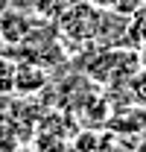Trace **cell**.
<instances>
[{
  "instance_id": "cell-12",
  "label": "cell",
  "mask_w": 146,
  "mask_h": 152,
  "mask_svg": "<svg viewBox=\"0 0 146 152\" xmlns=\"http://www.w3.org/2000/svg\"><path fill=\"white\" fill-rule=\"evenodd\" d=\"M143 12H146V0H143Z\"/></svg>"
},
{
  "instance_id": "cell-6",
  "label": "cell",
  "mask_w": 146,
  "mask_h": 152,
  "mask_svg": "<svg viewBox=\"0 0 146 152\" xmlns=\"http://www.w3.org/2000/svg\"><path fill=\"white\" fill-rule=\"evenodd\" d=\"M18 143H23L15 132V126L6 120V117H0V152H12Z\"/></svg>"
},
{
  "instance_id": "cell-2",
  "label": "cell",
  "mask_w": 146,
  "mask_h": 152,
  "mask_svg": "<svg viewBox=\"0 0 146 152\" xmlns=\"http://www.w3.org/2000/svg\"><path fill=\"white\" fill-rule=\"evenodd\" d=\"M38 18L41 15L29 12V9H20V6H12L6 0L0 6V44L9 47V50L20 47L26 41V35L32 32V26L38 23Z\"/></svg>"
},
{
  "instance_id": "cell-7",
  "label": "cell",
  "mask_w": 146,
  "mask_h": 152,
  "mask_svg": "<svg viewBox=\"0 0 146 152\" xmlns=\"http://www.w3.org/2000/svg\"><path fill=\"white\" fill-rule=\"evenodd\" d=\"M140 9H143V0H114V6H111V12H120L126 18H134Z\"/></svg>"
},
{
  "instance_id": "cell-3",
  "label": "cell",
  "mask_w": 146,
  "mask_h": 152,
  "mask_svg": "<svg viewBox=\"0 0 146 152\" xmlns=\"http://www.w3.org/2000/svg\"><path fill=\"white\" fill-rule=\"evenodd\" d=\"M50 85V70L38 61L18 58V70H15V94L18 96H35Z\"/></svg>"
},
{
  "instance_id": "cell-11",
  "label": "cell",
  "mask_w": 146,
  "mask_h": 152,
  "mask_svg": "<svg viewBox=\"0 0 146 152\" xmlns=\"http://www.w3.org/2000/svg\"><path fill=\"white\" fill-rule=\"evenodd\" d=\"M134 152H146V137L140 140V143H134Z\"/></svg>"
},
{
  "instance_id": "cell-10",
  "label": "cell",
  "mask_w": 146,
  "mask_h": 152,
  "mask_svg": "<svg viewBox=\"0 0 146 152\" xmlns=\"http://www.w3.org/2000/svg\"><path fill=\"white\" fill-rule=\"evenodd\" d=\"M12 152H35V146H29V143H18Z\"/></svg>"
},
{
  "instance_id": "cell-1",
  "label": "cell",
  "mask_w": 146,
  "mask_h": 152,
  "mask_svg": "<svg viewBox=\"0 0 146 152\" xmlns=\"http://www.w3.org/2000/svg\"><path fill=\"white\" fill-rule=\"evenodd\" d=\"M102 9L91 6L88 0H73L67 9H61L53 18L55 35L61 41L64 53H82L85 47H93L96 26H99Z\"/></svg>"
},
{
  "instance_id": "cell-8",
  "label": "cell",
  "mask_w": 146,
  "mask_h": 152,
  "mask_svg": "<svg viewBox=\"0 0 146 152\" xmlns=\"http://www.w3.org/2000/svg\"><path fill=\"white\" fill-rule=\"evenodd\" d=\"M137 58H140V67H146V38H140L137 44Z\"/></svg>"
},
{
  "instance_id": "cell-9",
  "label": "cell",
  "mask_w": 146,
  "mask_h": 152,
  "mask_svg": "<svg viewBox=\"0 0 146 152\" xmlns=\"http://www.w3.org/2000/svg\"><path fill=\"white\" fill-rule=\"evenodd\" d=\"M88 3H91V6H96V9H102V12L114 6V0H88Z\"/></svg>"
},
{
  "instance_id": "cell-5",
  "label": "cell",
  "mask_w": 146,
  "mask_h": 152,
  "mask_svg": "<svg viewBox=\"0 0 146 152\" xmlns=\"http://www.w3.org/2000/svg\"><path fill=\"white\" fill-rule=\"evenodd\" d=\"M126 99L131 102V105H143V108H146V67H140L137 73L128 79Z\"/></svg>"
},
{
  "instance_id": "cell-4",
  "label": "cell",
  "mask_w": 146,
  "mask_h": 152,
  "mask_svg": "<svg viewBox=\"0 0 146 152\" xmlns=\"http://www.w3.org/2000/svg\"><path fill=\"white\" fill-rule=\"evenodd\" d=\"M15 70H18V58L0 53V96L15 94Z\"/></svg>"
}]
</instances>
